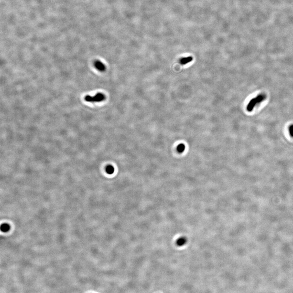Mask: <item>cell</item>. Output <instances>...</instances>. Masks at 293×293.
Segmentation results:
<instances>
[{"instance_id": "6da1fadb", "label": "cell", "mask_w": 293, "mask_h": 293, "mask_svg": "<svg viewBox=\"0 0 293 293\" xmlns=\"http://www.w3.org/2000/svg\"><path fill=\"white\" fill-rule=\"evenodd\" d=\"M266 98V96L265 94H261L256 96L255 98H253L249 101L247 107V109L249 112H251L254 107L255 106L256 103H259Z\"/></svg>"}, {"instance_id": "7a4b0ae2", "label": "cell", "mask_w": 293, "mask_h": 293, "mask_svg": "<svg viewBox=\"0 0 293 293\" xmlns=\"http://www.w3.org/2000/svg\"><path fill=\"white\" fill-rule=\"evenodd\" d=\"M105 96L103 93L99 92L96 94L94 96L87 95L85 97L84 100L88 102H100L105 100Z\"/></svg>"}, {"instance_id": "3957f363", "label": "cell", "mask_w": 293, "mask_h": 293, "mask_svg": "<svg viewBox=\"0 0 293 293\" xmlns=\"http://www.w3.org/2000/svg\"><path fill=\"white\" fill-rule=\"evenodd\" d=\"M94 65L96 69L100 71L104 72L106 70V67L105 65L100 61L98 60L95 61L94 62Z\"/></svg>"}, {"instance_id": "277c9868", "label": "cell", "mask_w": 293, "mask_h": 293, "mask_svg": "<svg viewBox=\"0 0 293 293\" xmlns=\"http://www.w3.org/2000/svg\"><path fill=\"white\" fill-rule=\"evenodd\" d=\"M193 58L192 57H189L187 58H182L180 60V62L181 64L185 65L188 64L193 60Z\"/></svg>"}, {"instance_id": "5b68a950", "label": "cell", "mask_w": 293, "mask_h": 293, "mask_svg": "<svg viewBox=\"0 0 293 293\" xmlns=\"http://www.w3.org/2000/svg\"><path fill=\"white\" fill-rule=\"evenodd\" d=\"M106 171L108 174H113L114 171V167L112 165H108L106 168Z\"/></svg>"}, {"instance_id": "8992f818", "label": "cell", "mask_w": 293, "mask_h": 293, "mask_svg": "<svg viewBox=\"0 0 293 293\" xmlns=\"http://www.w3.org/2000/svg\"><path fill=\"white\" fill-rule=\"evenodd\" d=\"M185 146L183 144H180L177 147V150L179 152H182L185 150Z\"/></svg>"}, {"instance_id": "52a82bcc", "label": "cell", "mask_w": 293, "mask_h": 293, "mask_svg": "<svg viewBox=\"0 0 293 293\" xmlns=\"http://www.w3.org/2000/svg\"><path fill=\"white\" fill-rule=\"evenodd\" d=\"M289 130L290 134L291 135V136L293 137V125L290 126V127H289Z\"/></svg>"}]
</instances>
